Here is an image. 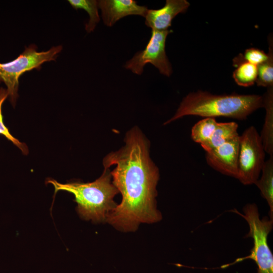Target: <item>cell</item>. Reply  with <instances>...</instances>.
<instances>
[{"label": "cell", "mask_w": 273, "mask_h": 273, "mask_svg": "<svg viewBox=\"0 0 273 273\" xmlns=\"http://www.w3.org/2000/svg\"><path fill=\"white\" fill-rule=\"evenodd\" d=\"M171 32V30H152L150 39L145 49L137 52L127 61L124 68L140 75L143 72L144 66L150 63L157 68L161 74L169 77L172 69L166 54L165 42L168 34Z\"/></svg>", "instance_id": "52a82bcc"}, {"label": "cell", "mask_w": 273, "mask_h": 273, "mask_svg": "<svg viewBox=\"0 0 273 273\" xmlns=\"http://www.w3.org/2000/svg\"><path fill=\"white\" fill-rule=\"evenodd\" d=\"M98 8L101 11L103 22L108 27H112L122 18L129 15L145 17L148 8L140 6L134 0L98 1Z\"/></svg>", "instance_id": "9c48e42d"}, {"label": "cell", "mask_w": 273, "mask_h": 273, "mask_svg": "<svg viewBox=\"0 0 273 273\" xmlns=\"http://www.w3.org/2000/svg\"><path fill=\"white\" fill-rule=\"evenodd\" d=\"M268 54L262 50L251 48L246 50L243 55L240 54L233 59V66L237 67L240 64L247 62L258 65L268 59Z\"/></svg>", "instance_id": "ac0fdd59"}, {"label": "cell", "mask_w": 273, "mask_h": 273, "mask_svg": "<svg viewBox=\"0 0 273 273\" xmlns=\"http://www.w3.org/2000/svg\"><path fill=\"white\" fill-rule=\"evenodd\" d=\"M217 123L215 118L210 117L198 121L192 128V139L200 145L207 141L212 135Z\"/></svg>", "instance_id": "9a60e30c"}, {"label": "cell", "mask_w": 273, "mask_h": 273, "mask_svg": "<svg viewBox=\"0 0 273 273\" xmlns=\"http://www.w3.org/2000/svg\"><path fill=\"white\" fill-rule=\"evenodd\" d=\"M68 2L75 9H83L88 14L89 19L85 24V30L88 33L93 32L100 21L98 1L69 0Z\"/></svg>", "instance_id": "5bb4252c"}, {"label": "cell", "mask_w": 273, "mask_h": 273, "mask_svg": "<svg viewBox=\"0 0 273 273\" xmlns=\"http://www.w3.org/2000/svg\"><path fill=\"white\" fill-rule=\"evenodd\" d=\"M268 88L266 95L263 97L266 116L260 136L265 152L270 156H273L272 87Z\"/></svg>", "instance_id": "7c38bea8"}, {"label": "cell", "mask_w": 273, "mask_h": 273, "mask_svg": "<svg viewBox=\"0 0 273 273\" xmlns=\"http://www.w3.org/2000/svg\"><path fill=\"white\" fill-rule=\"evenodd\" d=\"M8 97L7 89L0 88V134L5 136L9 141H11L22 151L24 155L28 153V149L27 145L23 143L20 142L18 139L13 136L9 131L8 128L5 125L2 114V106L4 101Z\"/></svg>", "instance_id": "d6986e66"}, {"label": "cell", "mask_w": 273, "mask_h": 273, "mask_svg": "<svg viewBox=\"0 0 273 273\" xmlns=\"http://www.w3.org/2000/svg\"><path fill=\"white\" fill-rule=\"evenodd\" d=\"M62 46L53 47L46 51L38 52L37 47L31 44L14 60L0 63V83L7 87L9 100L15 107L18 96L19 78L25 72L39 70L43 63L55 61L62 50Z\"/></svg>", "instance_id": "5b68a950"}, {"label": "cell", "mask_w": 273, "mask_h": 273, "mask_svg": "<svg viewBox=\"0 0 273 273\" xmlns=\"http://www.w3.org/2000/svg\"><path fill=\"white\" fill-rule=\"evenodd\" d=\"M233 211L241 215L248 223L249 232L246 237L253 239L254 245L249 255L238 258L233 263L223 265L221 267L250 259L256 263L257 273H273V255L267 243V236L272 229L273 219L266 217L260 219L255 204L246 205L243 208V214L236 210Z\"/></svg>", "instance_id": "277c9868"}, {"label": "cell", "mask_w": 273, "mask_h": 273, "mask_svg": "<svg viewBox=\"0 0 273 273\" xmlns=\"http://www.w3.org/2000/svg\"><path fill=\"white\" fill-rule=\"evenodd\" d=\"M125 145L103 159L104 169L111 171L112 183L120 192L122 201L108 214L106 222L118 230L133 232L141 223H153L162 219L157 209L158 167L149 155L148 140L138 127L126 134Z\"/></svg>", "instance_id": "6da1fadb"}, {"label": "cell", "mask_w": 273, "mask_h": 273, "mask_svg": "<svg viewBox=\"0 0 273 273\" xmlns=\"http://www.w3.org/2000/svg\"><path fill=\"white\" fill-rule=\"evenodd\" d=\"M111 178L110 170L106 168L100 177L90 183L72 181L61 184L49 179L46 183L54 186L55 194L59 191L72 194L77 204V211L81 218L101 222L106 221L108 214L117 205L114 198L119 191Z\"/></svg>", "instance_id": "3957f363"}, {"label": "cell", "mask_w": 273, "mask_h": 273, "mask_svg": "<svg viewBox=\"0 0 273 273\" xmlns=\"http://www.w3.org/2000/svg\"><path fill=\"white\" fill-rule=\"evenodd\" d=\"M190 5L186 0H166L162 8L148 10L145 17V24L153 30H168L173 19L178 14L185 12Z\"/></svg>", "instance_id": "30bf717a"}, {"label": "cell", "mask_w": 273, "mask_h": 273, "mask_svg": "<svg viewBox=\"0 0 273 273\" xmlns=\"http://www.w3.org/2000/svg\"><path fill=\"white\" fill-rule=\"evenodd\" d=\"M233 77L236 83L240 86H251L257 79V67L249 63H242L237 67L233 72Z\"/></svg>", "instance_id": "2e32d148"}, {"label": "cell", "mask_w": 273, "mask_h": 273, "mask_svg": "<svg viewBox=\"0 0 273 273\" xmlns=\"http://www.w3.org/2000/svg\"><path fill=\"white\" fill-rule=\"evenodd\" d=\"M265 151L260 135L253 126L239 135L237 179L244 185L254 184L265 162Z\"/></svg>", "instance_id": "8992f818"}, {"label": "cell", "mask_w": 273, "mask_h": 273, "mask_svg": "<svg viewBox=\"0 0 273 273\" xmlns=\"http://www.w3.org/2000/svg\"><path fill=\"white\" fill-rule=\"evenodd\" d=\"M238 125L235 122H217L210 138L201 144L206 152H209L225 143L238 136Z\"/></svg>", "instance_id": "8fae6325"}, {"label": "cell", "mask_w": 273, "mask_h": 273, "mask_svg": "<svg viewBox=\"0 0 273 273\" xmlns=\"http://www.w3.org/2000/svg\"><path fill=\"white\" fill-rule=\"evenodd\" d=\"M261 176L254 184L266 200L269 207L270 219H273V156L265 161L261 169Z\"/></svg>", "instance_id": "4fadbf2b"}, {"label": "cell", "mask_w": 273, "mask_h": 273, "mask_svg": "<svg viewBox=\"0 0 273 273\" xmlns=\"http://www.w3.org/2000/svg\"><path fill=\"white\" fill-rule=\"evenodd\" d=\"M239 135L206 152L207 164L225 175L237 178Z\"/></svg>", "instance_id": "ba28073f"}, {"label": "cell", "mask_w": 273, "mask_h": 273, "mask_svg": "<svg viewBox=\"0 0 273 273\" xmlns=\"http://www.w3.org/2000/svg\"><path fill=\"white\" fill-rule=\"evenodd\" d=\"M272 43L269 42L268 59L257 66V77L256 82L258 86L272 87L273 85V54Z\"/></svg>", "instance_id": "e0dca14e"}, {"label": "cell", "mask_w": 273, "mask_h": 273, "mask_svg": "<svg viewBox=\"0 0 273 273\" xmlns=\"http://www.w3.org/2000/svg\"><path fill=\"white\" fill-rule=\"evenodd\" d=\"M263 106V97L259 95H216L199 90L187 95L175 114L164 124L188 115L206 118L225 117L244 120L253 112Z\"/></svg>", "instance_id": "7a4b0ae2"}]
</instances>
